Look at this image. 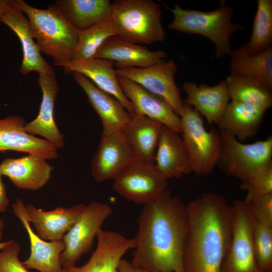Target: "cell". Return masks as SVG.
I'll list each match as a JSON object with an SVG mask.
<instances>
[{"instance_id":"1","label":"cell","mask_w":272,"mask_h":272,"mask_svg":"<svg viewBox=\"0 0 272 272\" xmlns=\"http://www.w3.org/2000/svg\"><path fill=\"white\" fill-rule=\"evenodd\" d=\"M138 225L131 263L149 272H184L186 205L168 189L143 206Z\"/></svg>"},{"instance_id":"2","label":"cell","mask_w":272,"mask_h":272,"mask_svg":"<svg viewBox=\"0 0 272 272\" xmlns=\"http://www.w3.org/2000/svg\"><path fill=\"white\" fill-rule=\"evenodd\" d=\"M186 205L188 228L184 271L221 272L231 238V206L214 191L205 192Z\"/></svg>"},{"instance_id":"3","label":"cell","mask_w":272,"mask_h":272,"mask_svg":"<svg viewBox=\"0 0 272 272\" xmlns=\"http://www.w3.org/2000/svg\"><path fill=\"white\" fill-rule=\"evenodd\" d=\"M27 17L40 51L50 56L54 65L72 60L78 31L54 5L46 9L30 6L23 0H15Z\"/></svg>"},{"instance_id":"4","label":"cell","mask_w":272,"mask_h":272,"mask_svg":"<svg viewBox=\"0 0 272 272\" xmlns=\"http://www.w3.org/2000/svg\"><path fill=\"white\" fill-rule=\"evenodd\" d=\"M167 9L174 17L168 28L206 37L214 44L218 58L231 56V37L243 26L232 22L233 9L225 2H221L217 9L210 12L183 9L177 3L173 8Z\"/></svg>"},{"instance_id":"5","label":"cell","mask_w":272,"mask_h":272,"mask_svg":"<svg viewBox=\"0 0 272 272\" xmlns=\"http://www.w3.org/2000/svg\"><path fill=\"white\" fill-rule=\"evenodd\" d=\"M160 5L152 0H115L111 20L116 35L138 44L163 41Z\"/></svg>"},{"instance_id":"6","label":"cell","mask_w":272,"mask_h":272,"mask_svg":"<svg viewBox=\"0 0 272 272\" xmlns=\"http://www.w3.org/2000/svg\"><path fill=\"white\" fill-rule=\"evenodd\" d=\"M180 117L181 137L192 172L208 175L218 164L221 150L220 132L214 127L207 130L202 117L185 103Z\"/></svg>"},{"instance_id":"7","label":"cell","mask_w":272,"mask_h":272,"mask_svg":"<svg viewBox=\"0 0 272 272\" xmlns=\"http://www.w3.org/2000/svg\"><path fill=\"white\" fill-rule=\"evenodd\" d=\"M221 150L218 164L225 175L244 181L272 162V137L245 144L220 130Z\"/></svg>"},{"instance_id":"8","label":"cell","mask_w":272,"mask_h":272,"mask_svg":"<svg viewBox=\"0 0 272 272\" xmlns=\"http://www.w3.org/2000/svg\"><path fill=\"white\" fill-rule=\"evenodd\" d=\"M231 206L232 234L221 272H260L255 260L253 235L255 221L244 199Z\"/></svg>"},{"instance_id":"9","label":"cell","mask_w":272,"mask_h":272,"mask_svg":"<svg viewBox=\"0 0 272 272\" xmlns=\"http://www.w3.org/2000/svg\"><path fill=\"white\" fill-rule=\"evenodd\" d=\"M112 212V208L106 203L94 201L86 206L62 239L65 244L60 255L62 268L76 265L82 256L91 250L95 238Z\"/></svg>"},{"instance_id":"10","label":"cell","mask_w":272,"mask_h":272,"mask_svg":"<svg viewBox=\"0 0 272 272\" xmlns=\"http://www.w3.org/2000/svg\"><path fill=\"white\" fill-rule=\"evenodd\" d=\"M168 186L154 164L135 162L113 179L112 187L126 200L144 206L158 199Z\"/></svg>"},{"instance_id":"11","label":"cell","mask_w":272,"mask_h":272,"mask_svg":"<svg viewBox=\"0 0 272 272\" xmlns=\"http://www.w3.org/2000/svg\"><path fill=\"white\" fill-rule=\"evenodd\" d=\"M178 66L173 59L146 67L116 69L118 76L128 79L167 102L180 116L185 102L175 81Z\"/></svg>"},{"instance_id":"12","label":"cell","mask_w":272,"mask_h":272,"mask_svg":"<svg viewBox=\"0 0 272 272\" xmlns=\"http://www.w3.org/2000/svg\"><path fill=\"white\" fill-rule=\"evenodd\" d=\"M135 162L121 130L102 135L91 163V173L99 182L113 180Z\"/></svg>"},{"instance_id":"13","label":"cell","mask_w":272,"mask_h":272,"mask_svg":"<svg viewBox=\"0 0 272 272\" xmlns=\"http://www.w3.org/2000/svg\"><path fill=\"white\" fill-rule=\"evenodd\" d=\"M38 83L42 92V99L37 116L26 123L25 130L33 135H39L58 149L64 146V136L56 125L54 117L55 103L59 85L54 70L39 75Z\"/></svg>"},{"instance_id":"14","label":"cell","mask_w":272,"mask_h":272,"mask_svg":"<svg viewBox=\"0 0 272 272\" xmlns=\"http://www.w3.org/2000/svg\"><path fill=\"white\" fill-rule=\"evenodd\" d=\"M97 239L96 248L85 264L62 268L61 272H118L123 256L135 246L134 238L113 231L101 229Z\"/></svg>"},{"instance_id":"15","label":"cell","mask_w":272,"mask_h":272,"mask_svg":"<svg viewBox=\"0 0 272 272\" xmlns=\"http://www.w3.org/2000/svg\"><path fill=\"white\" fill-rule=\"evenodd\" d=\"M12 208L14 214L22 223L30 241V254L22 264L27 268L40 272H61L60 255L65 248L63 241H47L35 233L28 220L26 206L22 199H17Z\"/></svg>"},{"instance_id":"16","label":"cell","mask_w":272,"mask_h":272,"mask_svg":"<svg viewBox=\"0 0 272 272\" xmlns=\"http://www.w3.org/2000/svg\"><path fill=\"white\" fill-rule=\"evenodd\" d=\"M1 23L9 27L17 36L21 44L23 58L20 72L27 75L32 72L38 75L54 70L42 56L36 44L29 21L15 0L6 10Z\"/></svg>"},{"instance_id":"17","label":"cell","mask_w":272,"mask_h":272,"mask_svg":"<svg viewBox=\"0 0 272 272\" xmlns=\"http://www.w3.org/2000/svg\"><path fill=\"white\" fill-rule=\"evenodd\" d=\"M117 79L136 114L143 115L180 133V117L167 102L128 79L117 76Z\"/></svg>"},{"instance_id":"18","label":"cell","mask_w":272,"mask_h":272,"mask_svg":"<svg viewBox=\"0 0 272 272\" xmlns=\"http://www.w3.org/2000/svg\"><path fill=\"white\" fill-rule=\"evenodd\" d=\"M24 119L18 115L0 118V152L14 151L55 159L57 149L43 139L27 132Z\"/></svg>"},{"instance_id":"19","label":"cell","mask_w":272,"mask_h":272,"mask_svg":"<svg viewBox=\"0 0 272 272\" xmlns=\"http://www.w3.org/2000/svg\"><path fill=\"white\" fill-rule=\"evenodd\" d=\"M71 74L100 118L102 135L121 131L132 116L123 104L114 96L99 89L84 75L75 72Z\"/></svg>"},{"instance_id":"20","label":"cell","mask_w":272,"mask_h":272,"mask_svg":"<svg viewBox=\"0 0 272 272\" xmlns=\"http://www.w3.org/2000/svg\"><path fill=\"white\" fill-rule=\"evenodd\" d=\"M163 50H151L115 35L108 38L98 49L93 58L112 61L117 69L146 67L164 60Z\"/></svg>"},{"instance_id":"21","label":"cell","mask_w":272,"mask_h":272,"mask_svg":"<svg viewBox=\"0 0 272 272\" xmlns=\"http://www.w3.org/2000/svg\"><path fill=\"white\" fill-rule=\"evenodd\" d=\"M56 66L63 67L67 73L75 72L84 75L99 89L118 99L132 116L136 114L133 106L119 86L112 61L92 58L82 61L71 60Z\"/></svg>"},{"instance_id":"22","label":"cell","mask_w":272,"mask_h":272,"mask_svg":"<svg viewBox=\"0 0 272 272\" xmlns=\"http://www.w3.org/2000/svg\"><path fill=\"white\" fill-rule=\"evenodd\" d=\"M45 158L28 154L18 158H7L0 164L2 175L7 176L18 188L36 190L49 181L53 167Z\"/></svg>"},{"instance_id":"23","label":"cell","mask_w":272,"mask_h":272,"mask_svg":"<svg viewBox=\"0 0 272 272\" xmlns=\"http://www.w3.org/2000/svg\"><path fill=\"white\" fill-rule=\"evenodd\" d=\"M86 206L77 204L69 208L57 207L45 211L32 204L26 206L27 218L37 234L47 241L62 240Z\"/></svg>"},{"instance_id":"24","label":"cell","mask_w":272,"mask_h":272,"mask_svg":"<svg viewBox=\"0 0 272 272\" xmlns=\"http://www.w3.org/2000/svg\"><path fill=\"white\" fill-rule=\"evenodd\" d=\"M182 88L186 94L185 103L209 124H218L230 100L225 80L213 86L186 82Z\"/></svg>"},{"instance_id":"25","label":"cell","mask_w":272,"mask_h":272,"mask_svg":"<svg viewBox=\"0 0 272 272\" xmlns=\"http://www.w3.org/2000/svg\"><path fill=\"white\" fill-rule=\"evenodd\" d=\"M154 164L168 180L180 178L183 175L192 172L189 157L179 133L162 126Z\"/></svg>"},{"instance_id":"26","label":"cell","mask_w":272,"mask_h":272,"mask_svg":"<svg viewBox=\"0 0 272 272\" xmlns=\"http://www.w3.org/2000/svg\"><path fill=\"white\" fill-rule=\"evenodd\" d=\"M160 122L136 114L121 130L136 162L154 164L161 128Z\"/></svg>"},{"instance_id":"27","label":"cell","mask_w":272,"mask_h":272,"mask_svg":"<svg viewBox=\"0 0 272 272\" xmlns=\"http://www.w3.org/2000/svg\"><path fill=\"white\" fill-rule=\"evenodd\" d=\"M266 111L258 108L231 100L219 122L220 130L243 142L254 136Z\"/></svg>"},{"instance_id":"28","label":"cell","mask_w":272,"mask_h":272,"mask_svg":"<svg viewBox=\"0 0 272 272\" xmlns=\"http://www.w3.org/2000/svg\"><path fill=\"white\" fill-rule=\"evenodd\" d=\"M54 5L78 31L111 19L112 3L109 0H57Z\"/></svg>"},{"instance_id":"29","label":"cell","mask_w":272,"mask_h":272,"mask_svg":"<svg viewBox=\"0 0 272 272\" xmlns=\"http://www.w3.org/2000/svg\"><path fill=\"white\" fill-rule=\"evenodd\" d=\"M229 68L231 73L255 79L272 89V46L253 54L239 48L232 51Z\"/></svg>"},{"instance_id":"30","label":"cell","mask_w":272,"mask_h":272,"mask_svg":"<svg viewBox=\"0 0 272 272\" xmlns=\"http://www.w3.org/2000/svg\"><path fill=\"white\" fill-rule=\"evenodd\" d=\"M231 100L241 102L265 111L272 105L271 90L251 77L231 73L225 79Z\"/></svg>"},{"instance_id":"31","label":"cell","mask_w":272,"mask_h":272,"mask_svg":"<svg viewBox=\"0 0 272 272\" xmlns=\"http://www.w3.org/2000/svg\"><path fill=\"white\" fill-rule=\"evenodd\" d=\"M272 43V1L258 0L250 40L239 48L253 54L261 52Z\"/></svg>"},{"instance_id":"32","label":"cell","mask_w":272,"mask_h":272,"mask_svg":"<svg viewBox=\"0 0 272 272\" xmlns=\"http://www.w3.org/2000/svg\"><path fill=\"white\" fill-rule=\"evenodd\" d=\"M115 35L111 19L101 21L87 29L78 31V41L72 60L93 58L103 43L108 38Z\"/></svg>"},{"instance_id":"33","label":"cell","mask_w":272,"mask_h":272,"mask_svg":"<svg viewBox=\"0 0 272 272\" xmlns=\"http://www.w3.org/2000/svg\"><path fill=\"white\" fill-rule=\"evenodd\" d=\"M253 242L255 258L260 272H272V227L255 222Z\"/></svg>"},{"instance_id":"34","label":"cell","mask_w":272,"mask_h":272,"mask_svg":"<svg viewBox=\"0 0 272 272\" xmlns=\"http://www.w3.org/2000/svg\"><path fill=\"white\" fill-rule=\"evenodd\" d=\"M240 189L247 192V201L272 193V162L265 165L248 179L241 182Z\"/></svg>"},{"instance_id":"35","label":"cell","mask_w":272,"mask_h":272,"mask_svg":"<svg viewBox=\"0 0 272 272\" xmlns=\"http://www.w3.org/2000/svg\"><path fill=\"white\" fill-rule=\"evenodd\" d=\"M20 249L19 243L11 240L0 250V272H29L19 260Z\"/></svg>"},{"instance_id":"36","label":"cell","mask_w":272,"mask_h":272,"mask_svg":"<svg viewBox=\"0 0 272 272\" xmlns=\"http://www.w3.org/2000/svg\"><path fill=\"white\" fill-rule=\"evenodd\" d=\"M246 201L256 223L272 227V193Z\"/></svg>"},{"instance_id":"37","label":"cell","mask_w":272,"mask_h":272,"mask_svg":"<svg viewBox=\"0 0 272 272\" xmlns=\"http://www.w3.org/2000/svg\"><path fill=\"white\" fill-rule=\"evenodd\" d=\"M2 174L0 170V213L5 212L9 204L6 187L2 180Z\"/></svg>"},{"instance_id":"38","label":"cell","mask_w":272,"mask_h":272,"mask_svg":"<svg viewBox=\"0 0 272 272\" xmlns=\"http://www.w3.org/2000/svg\"><path fill=\"white\" fill-rule=\"evenodd\" d=\"M118 272H149L146 269L134 265L131 261L122 258L119 264Z\"/></svg>"},{"instance_id":"39","label":"cell","mask_w":272,"mask_h":272,"mask_svg":"<svg viewBox=\"0 0 272 272\" xmlns=\"http://www.w3.org/2000/svg\"><path fill=\"white\" fill-rule=\"evenodd\" d=\"M12 2V0H0V22H2V18L6 10Z\"/></svg>"},{"instance_id":"40","label":"cell","mask_w":272,"mask_h":272,"mask_svg":"<svg viewBox=\"0 0 272 272\" xmlns=\"http://www.w3.org/2000/svg\"><path fill=\"white\" fill-rule=\"evenodd\" d=\"M5 227V223L4 221L0 219V250L3 249L4 247L7 246L11 242V240H9L6 241H1L3 239L4 229Z\"/></svg>"}]
</instances>
